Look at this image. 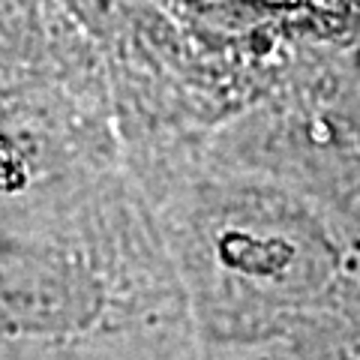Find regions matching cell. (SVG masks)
Instances as JSON below:
<instances>
[{
    "label": "cell",
    "mask_w": 360,
    "mask_h": 360,
    "mask_svg": "<svg viewBox=\"0 0 360 360\" xmlns=\"http://www.w3.org/2000/svg\"><path fill=\"white\" fill-rule=\"evenodd\" d=\"M132 172L177 264L201 360L360 321L357 210L207 144Z\"/></svg>",
    "instance_id": "obj_1"
},
{
    "label": "cell",
    "mask_w": 360,
    "mask_h": 360,
    "mask_svg": "<svg viewBox=\"0 0 360 360\" xmlns=\"http://www.w3.org/2000/svg\"><path fill=\"white\" fill-rule=\"evenodd\" d=\"M4 360H201L177 264L132 168L4 219Z\"/></svg>",
    "instance_id": "obj_2"
},
{
    "label": "cell",
    "mask_w": 360,
    "mask_h": 360,
    "mask_svg": "<svg viewBox=\"0 0 360 360\" xmlns=\"http://www.w3.org/2000/svg\"><path fill=\"white\" fill-rule=\"evenodd\" d=\"M4 219L58 205L127 172L115 84L51 0H6Z\"/></svg>",
    "instance_id": "obj_3"
},
{
    "label": "cell",
    "mask_w": 360,
    "mask_h": 360,
    "mask_svg": "<svg viewBox=\"0 0 360 360\" xmlns=\"http://www.w3.org/2000/svg\"><path fill=\"white\" fill-rule=\"evenodd\" d=\"M270 150L288 177L360 213V54L330 60L276 108Z\"/></svg>",
    "instance_id": "obj_4"
}]
</instances>
